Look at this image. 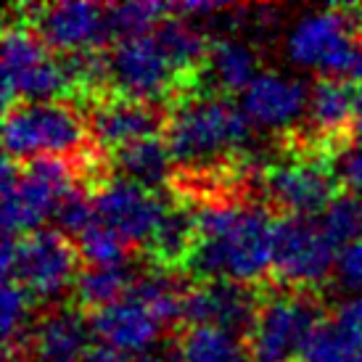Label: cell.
<instances>
[{"label": "cell", "instance_id": "obj_11", "mask_svg": "<svg viewBox=\"0 0 362 362\" xmlns=\"http://www.w3.org/2000/svg\"><path fill=\"white\" fill-rule=\"evenodd\" d=\"M11 11H16V19L30 24L35 35L45 42V48L56 56L106 51L111 45L106 6L98 3L69 0L51 6H11Z\"/></svg>", "mask_w": 362, "mask_h": 362}, {"label": "cell", "instance_id": "obj_28", "mask_svg": "<svg viewBox=\"0 0 362 362\" xmlns=\"http://www.w3.org/2000/svg\"><path fill=\"white\" fill-rule=\"evenodd\" d=\"M82 362H130V357L119 349H114L109 344L93 339V344L88 346V352L82 357Z\"/></svg>", "mask_w": 362, "mask_h": 362}, {"label": "cell", "instance_id": "obj_3", "mask_svg": "<svg viewBox=\"0 0 362 362\" xmlns=\"http://www.w3.org/2000/svg\"><path fill=\"white\" fill-rule=\"evenodd\" d=\"M6 156L27 161L35 156H59L82 167H106L109 161L93 143L85 109L69 101L16 103L3 117Z\"/></svg>", "mask_w": 362, "mask_h": 362}, {"label": "cell", "instance_id": "obj_1", "mask_svg": "<svg viewBox=\"0 0 362 362\" xmlns=\"http://www.w3.org/2000/svg\"><path fill=\"white\" fill-rule=\"evenodd\" d=\"M164 143L182 175H235L246 167L254 141L241 103L214 90L185 93L167 106Z\"/></svg>", "mask_w": 362, "mask_h": 362}, {"label": "cell", "instance_id": "obj_17", "mask_svg": "<svg viewBox=\"0 0 362 362\" xmlns=\"http://www.w3.org/2000/svg\"><path fill=\"white\" fill-rule=\"evenodd\" d=\"M106 161H109V167L117 170L119 177L141 182V185L153 188V191H167L172 170H175L172 153L161 135L127 143L117 151H111Z\"/></svg>", "mask_w": 362, "mask_h": 362}, {"label": "cell", "instance_id": "obj_7", "mask_svg": "<svg viewBox=\"0 0 362 362\" xmlns=\"http://www.w3.org/2000/svg\"><path fill=\"white\" fill-rule=\"evenodd\" d=\"M109 95L170 106L175 98L196 90L180 77L156 35L117 40L106 48Z\"/></svg>", "mask_w": 362, "mask_h": 362}, {"label": "cell", "instance_id": "obj_10", "mask_svg": "<svg viewBox=\"0 0 362 362\" xmlns=\"http://www.w3.org/2000/svg\"><path fill=\"white\" fill-rule=\"evenodd\" d=\"M90 199L95 220L117 233L127 246L141 249L151 243L172 206V199L164 191L146 188L119 175H109L98 188H93Z\"/></svg>", "mask_w": 362, "mask_h": 362}, {"label": "cell", "instance_id": "obj_19", "mask_svg": "<svg viewBox=\"0 0 362 362\" xmlns=\"http://www.w3.org/2000/svg\"><path fill=\"white\" fill-rule=\"evenodd\" d=\"M177 362H252L241 336L214 325H185L175 341Z\"/></svg>", "mask_w": 362, "mask_h": 362}, {"label": "cell", "instance_id": "obj_9", "mask_svg": "<svg viewBox=\"0 0 362 362\" xmlns=\"http://www.w3.org/2000/svg\"><path fill=\"white\" fill-rule=\"evenodd\" d=\"M339 249L322 233L317 220L275 217L272 230V278L283 288L315 291L331 278Z\"/></svg>", "mask_w": 362, "mask_h": 362}, {"label": "cell", "instance_id": "obj_6", "mask_svg": "<svg viewBox=\"0 0 362 362\" xmlns=\"http://www.w3.org/2000/svg\"><path fill=\"white\" fill-rule=\"evenodd\" d=\"M286 48L293 64L320 69V77L362 85V42L349 6H331L299 19Z\"/></svg>", "mask_w": 362, "mask_h": 362}, {"label": "cell", "instance_id": "obj_27", "mask_svg": "<svg viewBox=\"0 0 362 362\" xmlns=\"http://www.w3.org/2000/svg\"><path fill=\"white\" fill-rule=\"evenodd\" d=\"M333 322L341 328L346 336H352L354 341L362 344V296L344 299L336 312H333Z\"/></svg>", "mask_w": 362, "mask_h": 362}, {"label": "cell", "instance_id": "obj_14", "mask_svg": "<svg viewBox=\"0 0 362 362\" xmlns=\"http://www.w3.org/2000/svg\"><path fill=\"white\" fill-rule=\"evenodd\" d=\"M167 124V106L148 101H132L119 95H106L103 101L93 103L88 111V127L93 143L103 156L122 146L143 138H159Z\"/></svg>", "mask_w": 362, "mask_h": 362}, {"label": "cell", "instance_id": "obj_12", "mask_svg": "<svg viewBox=\"0 0 362 362\" xmlns=\"http://www.w3.org/2000/svg\"><path fill=\"white\" fill-rule=\"evenodd\" d=\"M262 293L235 281H196L182 296V328L185 325H214L246 339L252 331Z\"/></svg>", "mask_w": 362, "mask_h": 362}, {"label": "cell", "instance_id": "obj_15", "mask_svg": "<svg viewBox=\"0 0 362 362\" xmlns=\"http://www.w3.org/2000/svg\"><path fill=\"white\" fill-rule=\"evenodd\" d=\"M310 88L296 77L278 71H262L241 93V109L252 124L267 130H296L310 109Z\"/></svg>", "mask_w": 362, "mask_h": 362}, {"label": "cell", "instance_id": "obj_5", "mask_svg": "<svg viewBox=\"0 0 362 362\" xmlns=\"http://www.w3.org/2000/svg\"><path fill=\"white\" fill-rule=\"evenodd\" d=\"M325 322L322 302L315 291L283 288L262 293L246 352L252 362H299L312 333Z\"/></svg>", "mask_w": 362, "mask_h": 362}, {"label": "cell", "instance_id": "obj_21", "mask_svg": "<svg viewBox=\"0 0 362 362\" xmlns=\"http://www.w3.org/2000/svg\"><path fill=\"white\" fill-rule=\"evenodd\" d=\"M170 13H172V3H153V0H135V3H114V6H106V27H109L111 42L148 35Z\"/></svg>", "mask_w": 362, "mask_h": 362}, {"label": "cell", "instance_id": "obj_16", "mask_svg": "<svg viewBox=\"0 0 362 362\" xmlns=\"http://www.w3.org/2000/svg\"><path fill=\"white\" fill-rule=\"evenodd\" d=\"M93 336L98 341L109 344L114 349L124 352L127 357L146 354L167 328L141 299L124 293L119 302L101 307L88 315Z\"/></svg>", "mask_w": 362, "mask_h": 362}, {"label": "cell", "instance_id": "obj_31", "mask_svg": "<svg viewBox=\"0 0 362 362\" xmlns=\"http://www.w3.org/2000/svg\"><path fill=\"white\" fill-rule=\"evenodd\" d=\"M130 362H170V360L156 352H146V354H138V357H130Z\"/></svg>", "mask_w": 362, "mask_h": 362}, {"label": "cell", "instance_id": "obj_25", "mask_svg": "<svg viewBox=\"0 0 362 362\" xmlns=\"http://www.w3.org/2000/svg\"><path fill=\"white\" fill-rule=\"evenodd\" d=\"M333 172L344 193L362 196V143H349L333 159Z\"/></svg>", "mask_w": 362, "mask_h": 362}, {"label": "cell", "instance_id": "obj_20", "mask_svg": "<svg viewBox=\"0 0 362 362\" xmlns=\"http://www.w3.org/2000/svg\"><path fill=\"white\" fill-rule=\"evenodd\" d=\"M135 278H138V270L130 262L119 267H82L80 278L71 288V304L80 307L82 312L109 307L130 291Z\"/></svg>", "mask_w": 362, "mask_h": 362}, {"label": "cell", "instance_id": "obj_24", "mask_svg": "<svg viewBox=\"0 0 362 362\" xmlns=\"http://www.w3.org/2000/svg\"><path fill=\"white\" fill-rule=\"evenodd\" d=\"M360 346L362 344L354 341L352 336H346L336 322L325 320L312 333L299 362H354Z\"/></svg>", "mask_w": 362, "mask_h": 362}, {"label": "cell", "instance_id": "obj_18", "mask_svg": "<svg viewBox=\"0 0 362 362\" xmlns=\"http://www.w3.org/2000/svg\"><path fill=\"white\" fill-rule=\"evenodd\" d=\"M204 74H209V80L214 82V93L233 95L246 90L262 71L257 53L246 42L235 37H220L211 40Z\"/></svg>", "mask_w": 362, "mask_h": 362}, {"label": "cell", "instance_id": "obj_2", "mask_svg": "<svg viewBox=\"0 0 362 362\" xmlns=\"http://www.w3.org/2000/svg\"><path fill=\"white\" fill-rule=\"evenodd\" d=\"M275 217L259 204L209 199L196 206V243L185 272L196 281L252 286L272 272Z\"/></svg>", "mask_w": 362, "mask_h": 362}, {"label": "cell", "instance_id": "obj_26", "mask_svg": "<svg viewBox=\"0 0 362 362\" xmlns=\"http://www.w3.org/2000/svg\"><path fill=\"white\" fill-rule=\"evenodd\" d=\"M336 272H339V281L344 288L362 296V241L349 243L346 249L339 252Z\"/></svg>", "mask_w": 362, "mask_h": 362}, {"label": "cell", "instance_id": "obj_30", "mask_svg": "<svg viewBox=\"0 0 362 362\" xmlns=\"http://www.w3.org/2000/svg\"><path fill=\"white\" fill-rule=\"evenodd\" d=\"M352 8V21H354V32H357V40L362 42V6H349Z\"/></svg>", "mask_w": 362, "mask_h": 362}, {"label": "cell", "instance_id": "obj_13", "mask_svg": "<svg viewBox=\"0 0 362 362\" xmlns=\"http://www.w3.org/2000/svg\"><path fill=\"white\" fill-rule=\"evenodd\" d=\"M93 328L85 312L74 304H53L32 320L19 362H82L93 344Z\"/></svg>", "mask_w": 362, "mask_h": 362}, {"label": "cell", "instance_id": "obj_29", "mask_svg": "<svg viewBox=\"0 0 362 362\" xmlns=\"http://www.w3.org/2000/svg\"><path fill=\"white\" fill-rule=\"evenodd\" d=\"M354 135H357V143H362V85L357 90V109H354Z\"/></svg>", "mask_w": 362, "mask_h": 362}, {"label": "cell", "instance_id": "obj_4", "mask_svg": "<svg viewBox=\"0 0 362 362\" xmlns=\"http://www.w3.org/2000/svg\"><path fill=\"white\" fill-rule=\"evenodd\" d=\"M82 267L85 262L77 243L59 228H40L19 238L6 235L3 241V281L21 286L35 304H59L61 296L74 288Z\"/></svg>", "mask_w": 362, "mask_h": 362}, {"label": "cell", "instance_id": "obj_8", "mask_svg": "<svg viewBox=\"0 0 362 362\" xmlns=\"http://www.w3.org/2000/svg\"><path fill=\"white\" fill-rule=\"evenodd\" d=\"M262 188L281 217L304 220H317L341 193L331 156L299 148H288L286 159L262 170Z\"/></svg>", "mask_w": 362, "mask_h": 362}, {"label": "cell", "instance_id": "obj_22", "mask_svg": "<svg viewBox=\"0 0 362 362\" xmlns=\"http://www.w3.org/2000/svg\"><path fill=\"white\" fill-rule=\"evenodd\" d=\"M322 233L341 252L349 243L362 241V196L354 193H339L333 204L320 214Z\"/></svg>", "mask_w": 362, "mask_h": 362}, {"label": "cell", "instance_id": "obj_23", "mask_svg": "<svg viewBox=\"0 0 362 362\" xmlns=\"http://www.w3.org/2000/svg\"><path fill=\"white\" fill-rule=\"evenodd\" d=\"M74 243L80 249L85 267H119V264H127V257H130L127 254L130 246L117 233L103 228L101 222L88 228L80 238H74Z\"/></svg>", "mask_w": 362, "mask_h": 362}]
</instances>
